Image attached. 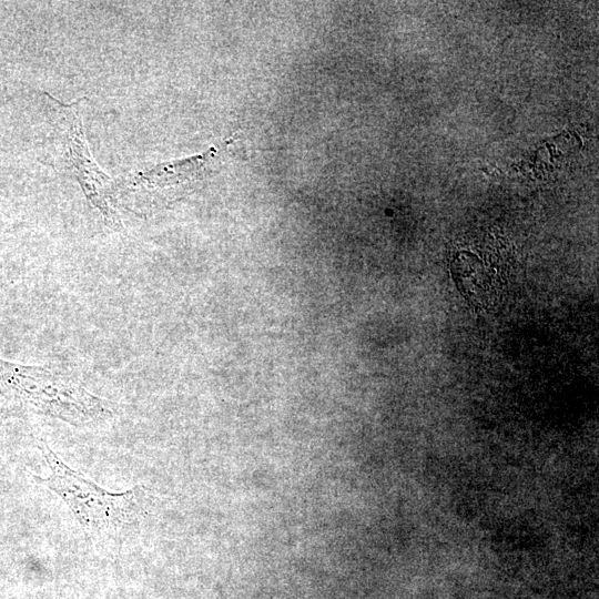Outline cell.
<instances>
[{
	"instance_id": "6da1fadb",
	"label": "cell",
	"mask_w": 599,
	"mask_h": 599,
	"mask_svg": "<svg viewBox=\"0 0 599 599\" xmlns=\"http://www.w3.org/2000/svg\"><path fill=\"white\" fill-rule=\"evenodd\" d=\"M39 449L51 474L38 484L57 494L70 508L85 535L95 542L121 540L143 514L142 486L123 493H110L69 467L44 440Z\"/></svg>"
},
{
	"instance_id": "7a4b0ae2",
	"label": "cell",
	"mask_w": 599,
	"mask_h": 599,
	"mask_svg": "<svg viewBox=\"0 0 599 599\" xmlns=\"http://www.w3.org/2000/svg\"><path fill=\"white\" fill-rule=\"evenodd\" d=\"M0 386L33 412L74 426L92 425L113 414L110 402L42 367L0 359Z\"/></svg>"
},
{
	"instance_id": "3957f363",
	"label": "cell",
	"mask_w": 599,
	"mask_h": 599,
	"mask_svg": "<svg viewBox=\"0 0 599 599\" xmlns=\"http://www.w3.org/2000/svg\"><path fill=\"white\" fill-rule=\"evenodd\" d=\"M55 102L69 111L71 118L68 134L70 160L87 197L102 212L105 220L118 223V219L106 203V191L110 189L112 180L97 165L89 152L77 104L67 105L58 100Z\"/></svg>"
},
{
	"instance_id": "277c9868",
	"label": "cell",
	"mask_w": 599,
	"mask_h": 599,
	"mask_svg": "<svg viewBox=\"0 0 599 599\" xmlns=\"http://www.w3.org/2000/svg\"><path fill=\"white\" fill-rule=\"evenodd\" d=\"M221 150L223 148L213 146L203 154L160 164L148 172L141 173L140 179L148 184L162 186L193 179L201 173L207 162L219 155Z\"/></svg>"
}]
</instances>
